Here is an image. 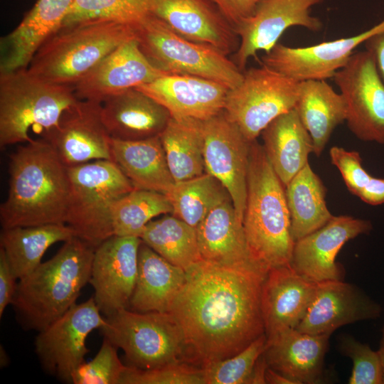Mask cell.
Returning a JSON list of instances; mask_svg holds the SVG:
<instances>
[{
    "mask_svg": "<svg viewBox=\"0 0 384 384\" xmlns=\"http://www.w3.org/2000/svg\"><path fill=\"white\" fill-rule=\"evenodd\" d=\"M267 272L203 260L186 270L169 311L183 333L185 361L202 368L240 352L265 334L261 293Z\"/></svg>",
    "mask_w": 384,
    "mask_h": 384,
    "instance_id": "6da1fadb",
    "label": "cell"
},
{
    "mask_svg": "<svg viewBox=\"0 0 384 384\" xmlns=\"http://www.w3.org/2000/svg\"><path fill=\"white\" fill-rule=\"evenodd\" d=\"M9 189L0 206L2 228L65 223L70 193L67 166L44 137L9 156Z\"/></svg>",
    "mask_w": 384,
    "mask_h": 384,
    "instance_id": "7a4b0ae2",
    "label": "cell"
},
{
    "mask_svg": "<svg viewBox=\"0 0 384 384\" xmlns=\"http://www.w3.org/2000/svg\"><path fill=\"white\" fill-rule=\"evenodd\" d=\"M95 250L74 236L19 279L11 304L23 329L39 332L76 304L90 282Z\"/></svg>",
    "mask_w": 384,
    "mask_h": 384,
    "instance_id": "3957f363",
    "label": "cell"
},
{
    "mask_svg": "<svg viewBox=\"0 0 384 384\" xmlns=\"http://www.w3.org/2000/svg\"><path fill=\"white\" fill-rule=\"evenodd\" d=\"M285 187L257 139L249 154L243 228L252 257L267 270L290 265L294 241Z\"/></svg>",
    "mask_w": 384,
    "mask_h": 384,
    "instance_id": "277c9868",
    "label": "cell"
},
{
    "mask_svg": "<svg viewBox=\"0 0 384 384\" xmlns=\"http://www.w3.org/2000/svg\"><path fill=\"white\" fill-rule=\"evenodd\" d=\"M134 38V26L111 19L61 27L38 48L27 70L46 82L74 89L107 55Z\"/></svg>",
    "mask_w": 384,
    "mask_h": 384,
    "instance_id": "5b68a950",
    "label": "cell"
},
{
    "mask_svg": "<svg viewBox=\"0 0 384 384\" xmlns=\"http://www.w3.org/2000/svg\"><path fill=\"white\" fill-rule=\"evenodd\" d=\"M78 100L73 87L46 82L27 68L0 73V146L30 142V129L45 136Z\"/></svg>",
    "mask_w": 384,
    "mask_h": 384,
    "instance_id": "8992f818",
    "label": "cell"
},
{
    "mask_svg": "<svg viewBox=\"0 0 384 384\" xmlns=\"http://www.w3.org/2000/svg\"><path fill=\"white\" fill-rule=\"evenodd\" d=\"M67 169L70 193L65 224L95 249L114 235L113 203L134 187L112 160H95Z\"/></svg>",
    "mask_w": 384,
    "mask_h": 384,
    "instance_id": "52a82bcc",
    "label": "cell"
},
{
    "mask_svg": "<svg viewBox=\"0 0 384 384\" xmlns=\"http://www.w3.org/2000/svg\"><path fill=\"white\" fill-rule=\"evenodd\" d=\"M139 48L157 69L218 82L230 90L238 86L243 72L218 49L188 40L149 14L134 26Z\"/></svg>",
    "mask_w": 384,
    "mask_h": 384,
    "instance_id": "ba28073f",
    "label": "cell"
},
{
    "mask_svg": "<svg viewBox=\"0 0 384 384\" xmlns=\"http://www.w3.org/2000/svg\"><path fill=\"white\" fill-rule=\"evenodd\" d=\"M105 319L104 337L124 352L129 366L148 370L185 361L183 333L170 313L123 309Z\"/></svg>",
    "mask_w": 384,
    "mask_h": 384,
    "instance_id": "9c48e42d",
    "label": "cell"
},
{
    "mask_svg": "<svg viewBox=\"0 0 384 384\" xmlns=\"http://www.w3.org/2000/svg\"><path fill=\"white\" fill-rule=\"evenodd\" d=\"M297 82L262 64L243 71V79L229 90L224 112L252 142L275 118L294 109L299 95Z\"/></svg>",
    "mask_w": 384,
    "mask_h": 384,
    "instance_id": "30bf717a",
    "label": "cell"
},
{
    "mask_svg": "<svg viewBox=\"0 0 384 384\" xmlns=\"http://www.w3.org/2000/svg\"><path fill=\"white\" fill-rule=\"evenodd\" d=\"M333 79L345 100L349 130L361 141L384 144V81L371 53H353Z\"/></svg>",
    "mask_w": 384,
    "mask_h": 384,
    "instance_id": "8fae6325",
    "label": "cell"
},
{
    "mask_svg": "<svg viewBox=\"0 0 384 384\" xmlns=\"http://www.w3.org/2000/svg\"><path fill=\"white\" fill-rule=\"evenodd\" d=\"M106 324L93 297L75 304L65 314L38 332L35 352L45 371L72 383V377L89 352L85 341L95 329Z\"/></svg>",
    "mask_w": 384,
    "mask_h": 384,
    "instance_id": "7c38bea8",
    "label": "cell"
},
{
    "mask_svg": "<svg viewBox=\"0 0 384 384\" xmlns=\"http://www.w3.org/2000/svg\"><path fill=\"white\" fill-rule=\"evenodd\" d=\"M206 172L226 188L239 219L243 222L246 206L251 142L224 111L201 121Z\"/></svg>",
    "mask_w": 384,
    "mask_h": 384,
    "instance_id": "4fadbf2b",
    "label": "cell"
},
{
    "mask_svg": "<svg viewBox=\"0 0 384 384\" xmlns=\"http://www.w3.org/2000/svg\"><path fill=\"white\" fill-rule=\"evenodd\" d=\"M322 1L261 0L254 14L234 28L240 44L232 60L243 72L249 58L259 51H270L288 28L301 26L319 31L322 23L311 15V9Z\"/></svg>",
    "mask_w": 384,
    "mask_h": 384,
    "instance_id": "5bb4252c",
    "label": "cell"
},
{
    "mask_svg": "<svg viewBox=\"0 0 384 384\" xmlns=\"http://www.w3.org/2000/svg\"><path fill=\"white\" fill-rule=\"evenodd\" d=\"M141 242L139 237L113 235L95 250L89 283L105 317L129 308L137 277Z\"/></svg>",
    "mask_w": 384,
    "mask_h": 384,
    "instance_id": "9a60e30c",
    "label": "cell"
},
{
    "mask_svg": "<svg viewBox=\"0 0 384 384\" xmlns=\"http://www.w3.org/2000/svg\"><path fill=\"white\" fill-rule=\"evenodd\" d=\"M384 32V19L357 35L322 42L307 47L293 48L277 43L261 57L263 65L297 82L333 78L354 53L368 38Z\"/></svg>",
    "mask_w": 384,
    "mask_h": 384,
    "instance_id": "2e32d148",
    "label": "cell"
},
{
    "mask_svg": "<svg viewBox=\"0 0 384 384\" xmlns=\"http://www.w3.org/2000/svg\"><path fill=\"white\" fill-rule=\"evenodd\" d=\"M371 230L369 220L333 215L321 228L294 242L291 265L314 282L343 280V269L336 262L338 253L348 241Z\"/></svg>",
    "mask_w": 384,
    "mask_h": 384,
    "instance_id": "e0dca14e",
    "label": "cell"
},
{
    "mask_svg": "<svg viewBox=\"0 0 384 384\" xmlns=\"http://www.w3.org/2000/svg\"><path fill=\"white\" fill-rule=\"evenodd\" d=\"M102 103L78 100L63 114L55 128L43 137L67 166L111 159L109 135L101 117Z\"/></svg>",
    "mask_w": 384,
    "mask_h": 384,
    "instance_id": "ac0fdd59",
    "label": "cell"
},
{
    "mask_svg": "<svg viewBox=\"0 0 384 384\" xmlns=\"http://www.w3.org/2000/svg\"><path fill=\"white\" fill-rule=\"evenodd\" d=\"M165 74L149 62L134 38L119 46L78 82L74 93L78 100L102 103Z\"/></svg>",
    "mask_w": 384,
    "mask_h": 384,
    "instance_id": "d6986e66",
    "label": "cell"
},
{
    "mask_svg": "<svg viewBox=\"0 0 384 384\" xmlns=\"http://www.w3.org/2000/svg\"><path fill=\"white\" fill-rule=\"evenodd\" d=\"M381 306L357 286L343 280L317 282L313 300L295 328L309 334L331 335L338 328L359 321L375 319Z\"/></svg>",
    "mask_w": 384,
    "mask_h": 384,
    "instance_id": "ffe728a7",
    "label": "cell"
},
{
    "mask_svg": "<svg viewBox=\"0 0 384 384\" xmlns=\"http://www.w3.org/2000/svg\"><path fill=\"white\" fill-rule=\"evenodd\" d=\"M149 13L181 36L234 53L240 39L234 28L208 0H150Z\"/></svg>",
    "mask_w": 384,
    "mask_h": 384,
    "instance_id": "44dd1931",
    "label": "cell"
},
{
    "mask_svg": "<svg viewBox=\"0 0 384 384\" xmlns=\"http://www.w3.org/2000/svg\"><path fill=\"white\" fill-rule=\"evenodd\" d=\"M136 89L166 107L172 117L206 120L223 111L229 88L189 75L167 73Z\"/></svg>",
    "mask_w": 384,
    "mask_h": 384,
    "instance_id": "7402d4cb",
    "label": "cell"
},
{
    "mask_svg": "<svg viewBox=\"0 0 384 384\" xmlns=\"http://www.w3.org/2000/svg\"><path fill=\"white\" fill-rule=\"evenodd\" d=\"M330 336L284 327L266 336L263 356L270 368L295 384L319 383Z\"/></svg>",
    "mask_w": 384,
    "mask_h": 384,
    "instance_id": "603a6c76",
    "label": "cell"
},
{
    "mask_svg": "<svg viewBox=\"0 0 384 384\" xmlns=\"http://www.w3.org/2000/svg\"><path fill=\"white\" fill-rule=\"evenodd\" d=\"M316 284L296 272L291 264L268 270L261 293L266 336L299 325L313 300Z\"/></svg>",
    "mask_w": 384,
    "mask_h": 384,
    "instance_id": "cb8c5ba5",
    "label": "cell"
},
{
    "mask_svg": "<svg viewBox=\"0 0 384 384\" xmlns=\"http://www.w3.org/2000/svg\"><path fill=\"white\" fill-rule=\"evenodd\" d=\"M74 0H38L0 41V73L27 68L33 55L62 26Z\"/></svg>",
    "mask_w": 384,
    "mask_h": 384,
    "instance_id": "d4e9b609",
    "label": "cell"
},
{
    "mask_svg": "<svg viewBox=\"0 0 384 384\" xmlns=\"http://www.w3.org/2000/svg\"><path fill=\"white\" fill-rule=\"evenodd\" d=\"M101 117L111 138L132 141L159 136L171 115L151 97L132 88L102 102Z\"/></svg>",
    "mask_w": 384,
    "mask_h": 384,
    "instance_id": "484cf974",
    "label": "cell"
},
{
    "mask_svg": "<svg viewBox=\"0 0 384 384\" xmlns=\"http://www.w3.org/2000/svg\"><path fill=\"white\" fill-rule=\"evenodd\" d=\"M196 231L203 260L223 266L264 268L250 255L243 222L238 217L231 200L212 210Z\"/></svg>",
    "mask_w": 384,
    "mask_h": 384,
    "instance_id": "4316f807",
    "label": "cell"
},
{
    "mask_svg": "<svg viewBox=\"0 0 384 384\" xmlns=\"http://www.w3.org/2000/svg\"><path fill=\"white\" fill-rule=\"evenodd\" d=\"M186 276L185 270L166 260L142 240L137 277L128 309L137 312L169 313Z\"/></svg>",
    "mask_w": 384,
    "mask_h": 384,
    "instance_id": "83f0119b",
    "label": "cell"
},
{
    "mask_svg": "<svg viewBox=\"0 0 384 384\" xmlns=\"http://www.w3.org/2000/svg\"><path fill=\"white\" fill-rule=\"evenodd\" d=\"M111 159L134 188L166 194L174 180L159 136L124 141L111 138Z\"/></svg>",
    "mask_w": 384,
    "mask_h": 384,
    "instance_id": "f1b7e54d",
    "label": "cell"
},
{
    "mask_svg": "<svg viewBox=\"0 0 384 384\" xmlns=\"http://www.w3.org/2000/svg\"><path fill=\"white\" fill-rule=\"evenodd\" d=\"M260 135L265 154L285 187L309 163L311 137L294 108L275 118Z\"/></svg>",
    "mask_w": 384,
    "mask_h": 384,
    "instance_id": "f546056e",
    "label": "cell"
},
{
    "mask_svg": "<svg viewBox=\"0 0 384 384\" xmlns=\"http://www.w3.org/2000/svg\"><path fill=\"white\" fill-rule=\"evenodd\" d=\"M294 109L311 137L313 154L319 156L334 130L346 121V107L342 95L326 80L301 81Z\"/></svg>",
    "mask_w": 384,
    "mask_h": 384,
    "instance_id": "4dcf8cb0",
    "label": "cell"
},
{
    "mask_svg": "<svg viewBox=\"0 0 384 384\" xmlns=\"http://www.w3.org/2000/svg\"><path fill=\"white\" fill-rule=\"evenodd\" d=\"M74 236L73 230L65 223L18 226L2 228L0 245L15 278L20 279L42 262L43 255L52 245Z\"/></svg>",
    "mask_w": 384,
    "mask_h": 384,
    "instance_id": "1f68e13d",
    "label": "cell"
},
{
    "mask_svg": "<svg viewBox=\"0 0 384 384\" xmlns=\"http://www.w3.org/2000/svg\"><path fill=\"white\" fill-rule=\"evenodd\" d=\"M294 241L314 232L333 216L326 202V188L307 163L285 186Z\"/></svg>",
    "mask_w": 384,
    "mask_h": 384,
    "instance_id": "d6a6232c",
    "label": "cell"
},
{
    "mask_svg": "<svg viewBox=\"0 0 384 384\" xmlns=\"http://www.w3.org/2000/svg\"><path fill=\"white\" fill-rule=\"evenodd\" d=\"M201 121L171 117L159 135L175 182L206 173Z\"/></svg>",
    "mask_w": 384,
    "mask_h": 384,
    "instance_id": "836d02e7",
    "label": "cell"
},
{
    "mask_svg": "<svg viewBox=\"0 0 384 384\" xmlns=\"http://www.w3.org/2000/svg\"><path fill=\"white\" fill-rule=\"evenodd\" d=\"M140 238L166 260L185 270L203 260L196 228L173 215L150 221Z\"/></svg>",
    "mask_w": 384,
    "mask_h": 384,
    "instance_id": "e575fe53",
    "label": "cell"
},
{
    "mask_svg": "<svg viewBox=\"0 0 384 384\" xmlns=\"http://www.w3.org/2000/svg\"><path fill=\"white\" fill-rule=\"evenodd\" d=\"M166 196L173 208L171 215L196 228L212 210L231 200L221 182L206 172L175 182Z\"/></svg>",
    "mask_w": 384,
    "mask_h": 384,
    "instance_id": "d590c367",
    "label": "cell"
},
{
    "mask_svg": "<svg viewBox=\"0 0 384 384\" xmlns=\"http://www.w3.org/2000/svg\"><path fill=\"white\" fill-rule=\"evenodd\" d=\"M167 196L154 191L134 188L111 207L114 235L140 238L146 225L160 215L172 213Z\"/></svg>",
    "mask_w": 384,
    "mask_h": 384,
    "instance_id": "8d00e7d4",
    "label": "cell"
},
{
    "mask_svg": "<svg viewBox=\"0 0 384 384\" xmlns=\"http://www.w3.org/2000/svg\"><path fill=\"white\" fill-rule=\"evenodd\" d=\"M149 3L150 0H74L61 27L97 18L135 26L149 14Z\"/></svg>",
    "mask_w": 384,
    "mask_h": 384,
    "instance_id": "74e56055",
    "label": "cell"
},
{
    "mask_svg": "<svg viewBox=\"0 0 384 384\" xmlns=\"http://www.w3.org/2000/svg\"><path fill=\"white\" fill-rule=\"evenodd\" d=\"M329 156L351 193L371 206L384 204V178L373 177L366 171L358 151L334 146Z\"/></svg>",
    "mask_w": 384,
    "mask_h": 384,
    "instance_id": "f35d334b",
    "label": "cell"
},
{
    "mask_svg": "<svg viewBox=\"0 0 384 384\" xmlns=\"http://www.w3.org/2000/svg\"><path fill=\"white\" fill-rule=\"evenodd\" d=\"M266 341L265 334L231 357L202 367L205 384H249L255 365L265 351Z\"/></svg>",
    "mask_w": 384,
    "mask_h": 384,
    "instance_id": "ab89813d",
    "label": "cell"
},
{
    "mask_svg": "<svg viewBox=\"0 0 384 384\" xmlns=\"http://www.w3.org/2000/svg\"><path fill=\"white\" fill-rule=\"evenodd\" d=\"M117 347L104 337L96 356L85 362L75 371L72 377L73 384H120L127 366L119 358Z\"/></svg>",
    "mask_w": 384,
    "mask_h": 384,
    "instance_id": "60d3db41",
    "label": "cell"
},
{
    "mask_svg": "<svg viewBox=\"0 0 384 384\" xmlns=\"http://www.w3.org/2000/svg\"><path fill=\"white\" fill-rule=\"evenodd\" d=\"M120 384H205L203 369L179 361L142 370L127 366Z\"/></svg>",
    "mask_w": 384,
    "mask_h": 384,
    "instance_id": "b9f144b4",
    "label": "cell"
},
{
    "mask_svg": "<svg viewBox=\"0 0 384 384\" xmlns=\"http://www.w3.org/2000/svg\"><path fill=\"white\" fill-rule=\"evenodd\" d=\"M340 353L353 362L349 384H383V369L378 351L348 334L339 336Z\"/></svg>",
    "mask_w": 384,
    "mask_h": 384,
    "instance_id": "7bdbcfd3",
    "label": "cell"
},
{
    "mask_svg": "<svg viewBox=\"0 0 384 384\" xmlns=\"http://www.w3.org/2000/svg\"><path fill=\"white\" fill-rule=\"evenodd\" d=\"M212 3L235 28L251 16L261 0H208Z\"/></svg>",
    "mask_w": 384,
    "mask_h": 384,
    "instance_id": "ee69618b",
    "label": "cell"
},
{
    "mask_svg": "<svg viewBox=\"0 0 384 384\" xmlns=\"http://www.w3.org/2000/svg\"><path fill=\"white\" fill-rule=\"evenodd\" d=\"M16 280L5 252L0 247V317L6 306L13 302L17 286Z\"/></svg>",
    "mask_w": 384,
    "mask_h": 384,
    "instance_id": "f6af8a7d",
    "label": "cell"
},
{
    "mask_svg": "<svg viewBox=\"0 0 384 384\" xmlns=\"http://www.w3.org/2000/svg\"><path fill=\"white\" fill-rule=\"evenodd\" d=\"M364 44L366 50L374 57L378 72L384 81V32L373 36Z\"/></svg>",
    "mask_w": 384,
    "mask_h": 384,
    "instance_id": "bcb514c9",
    "label": "cell"
},
{
    "mask_svg": "<svg viewBox=\"0 0 384 384\" xmlns=\"http://www.w3.org/2000/svg\"><path fill=\"white\" fill-rule=\"evenodd\" d=\"M267 368L268 364L262 353L259 357L255 365L250 378L249 384L266 383L265 375Z\"/></svg>",
    "mask_w": 384,
    "mask_h": 384,
    "instance_id": "7dc6e473",
    "label": "cell"
},
{
    "mask_svg": "<svg viewBox=\"0 0 384 384\" xmlns=\"http://www.w3.org/2000/svg\"><path fill=\"white\" fill-rule=\"evenodd\" d=\"M266 383L295 384L294 381L268 366L265 375Z\"/></svg>",
    "mask_w": 384,
    "mask_h": 384,
    "instance_id": "c3c4849f",
    "label": "cell"
},
{
    "mask_svg": "<svg viewBox=\"0 0 384 384\" xmlns=\"http://www.w3.org/2000/svg\"><path fill=\"white\" fill-rule=\"evenodd\" d=\"M378 354L380 356L382 369H383V384H384V326H383L381 331V338L380 341L379 348L378 350Z\"/></svg>",
    "mask_w": 384,
    "mask_h": 384,
    "instance_id": "681fc988",
    "label": "cell"
}]
</instances>
